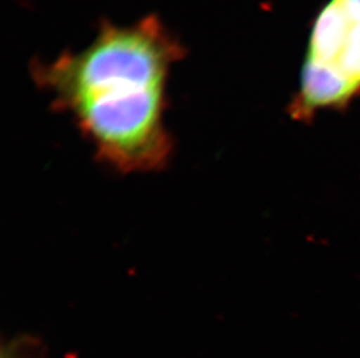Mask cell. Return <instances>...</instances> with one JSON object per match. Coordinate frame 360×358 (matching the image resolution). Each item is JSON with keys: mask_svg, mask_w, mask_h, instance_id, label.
<instances>
[{"mask_svg": "<svg viewBox=\"0 0 360 358\" xmlns=\"http://www.w3.org/2000/svg\"><path fill=\"white\" fill-rule=\"evenodd\" d=\"M184 48L157 15L127 26L103 22L92 42L38 62L33 77L68 112L104 162L125 173L168 161L165 125L170 69Z\"/></svg>", "mask_w": 360, "mask_h": 358, "instance_id": "1", "label": "cell"}, {"mask_svg": "<svg viewBox=\"0 0 360 358\" xmlns=\"http://www.w3.org/2000/svg\"><path fill=\"white\" fill-rule=\"evenodd\" d=\"M360 95V0H330L317 17L290 107L297 120L340 108Z\"/></svg>", "mask_w": 360, "mask_h": 358, "instance_id": "2", "label": "cell"}]
</instances>
